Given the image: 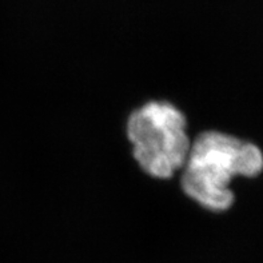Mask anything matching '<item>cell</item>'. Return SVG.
<instances>
[{"mask_svg": "<svg viewBox=\"0 0 263 263\" xmlns=\"http://www.w3.org/2000/svg\"><path fill=\"white\" fill-rule=\"evenodd\" d=\"M180 186L193 202L211 213H226L235 202L230 187L235 177L257 178L263 151L257 144L222 131L200 133L191 142Z\"/></svg>", "mask_w": 263, "mask_h": 263, "instance_id": "cell-1", "label": "cell"}, {"mask_svg": "<svg viewBox=\"0 0 263 263\" xmlns=\"http://www.w3.org/2000/svg\"><path fill=\"white\" fill-rule=\"evenodd\" d=\"M126 135L140 170L159 180L183 168L193 142L183 111L167 100H150L134 110Z\"/></svg>", "mask_w": 263, "mask_h": 263, "instance_id": "cell-2", "label": "cell"}]
</instances>
